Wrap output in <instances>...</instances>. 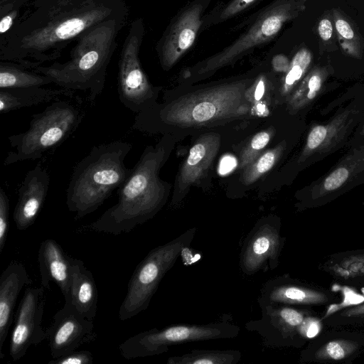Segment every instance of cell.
<instances>
[{"mask_svg": "<svg viewBox=\"0 0 364 364\" xmlns=\"http://www.w3.org/2000/svg\"><path fill=\"white\" fill-rule=\"evenodd\" d=\"M284 149V145L280 144L277 147L259 155L245 168L242 176V182L246 185H250L272 169L282 155Z\"/></svg>", "mask_w": 364, "mask_h": 364, "instance_id": "484cf974", "label": "cell"}, {"mask_svg": "<svg viewBox=\"0 0 364 364\" xmlns=\"http://www.w3.org/2000/svg\"><path fill=\"white\" fill-rule=\"evenodd\" d=\"M273 130L267 129L257 133L242 151L240 156L239 168H245L253 161L270 141Z\"/></svg>", "mask_w": 364, "mask_h": 364, "instance_id": "f546056e", "label": "cell"}, {"mask_svg": "<svg viewBox=\"0 0 364 364\" xmlns=\"http://www.w3.org/2000/svg\"><path fill=\"white\" fill-rule=\"evenodd\" d=\"M326 76V70L322 68H318L309 73L291 96L289 105L294 109H299L314 100L321 88Z\"/></svg>", "mask_w": 364, "mask_h": 364, "instance_id": "d4e9b609", "label": "cell"}, {"mask_svg": "<svg viewBox=\"0 0 364 364\" xmlns=\"http://www.w3.org/2000/svg\"><path fill=\"white\" fill-rule=\"evenodd\" d=\"M72 97L55 100L33 115L26 132L9 136L13 150L7 154L4 165L39 159L67 139L85 116L80 99Z\"/></svg>", "mask_w": 364, "mask_h": 364, "instance_id": "8992f818", "label": "cell"}, {"mask_svg": "<svg viewBox=\"0 0 364 364\" xmlns=\"http://www.w3.org/2000/svg\"><path fill=\"white\" fill-rule=\"evenodd\" d=\"M333 20L343 49L350 55L358 57L360 44L358 36L355 34L350 23L337 10L333 11Z\"/></svg>", "mask_w": 364, "mask_h": 364, "instance_id": "83f0119b", "label": "cell"}, {"mask_svg": "<svg viewBox=\"0 0 364 364\" xmlns=\"http://www.w3.org/2000/svg\"><path fill=\"white\" fill-rule=\"evenodd\" d=\"M69 302L82 315L94 320L97 311L98 293L92 272L77 258L70 260ZM68 302V303H69Z\"/></svg>", "mask_w": 364, "mask_h": 364, "instance_id": "44dd1931", "label": "cell"}, {"mask_svg": "<svg viewBox=\"0 0 364 364\" xmlns=\"http://www.w3.org/2000/svg\"><path fill=\"white\" fill-rule=\"evenodd\" d=\"M132 147L120 140L94 146L76 164L66 191V205L75 220L95 211L125 183L132 171L124 164Z\"/></svg>", "mask_w": 364, "mask_h": 364, "instance_id": "5b68a950", "label": "cell"}, {"mask_svg": "<svg viewBox=\"0 0 364 364\" xmlns=\"http://www.w3.org/2000/svg\"><path fill=\"white\" fill-rule=\"evenodd\" d=\"M356 348V344L350 341H331L318 350L316 353V358L323 360H341L351 354Z\"/></svg>", "mask_w": 364, "mask_h": 364, "instance_id": "d6a6232c", "label": "cell"}, {"mask_svg": "<svg viewBox=\"0 0 364 364\" xmlns=\"http://www.w3.org/2000/svg\"><path fill=\"white\" fill-rule=\"evenodd\" d=\"M318 34L323 41L331 39L333 34V26L331 21L328 18H323L320 21L318 26Z\"/></svg>", "mask_w": 364, "mask_h": 364, "instance_id": "f35d334b", "label": "cell"}, {"mask_svg": "<svg viewBox=\"0 0 364 364\" xmlns=\"http://www.w3.org/2000/svg\"><path fill=\"white\" fill-rule=\"evenodd\" d=\"M70 260L61 246L53 239L43 240L38 252L41 286L50 290V282L60 288L65 303L70 301Z\"/></svg>", "mask_w": 364, "mask_h": 364, "instance_id": "ac0fdd59", "label": "cell"}, {"mask_svg": "<svg viewBox=\"0 0 364 364\" xmlns=\"http://www.w3.org/2000/svg\"><path fill=\"white\" fill-rule=\"evenodd\" d=\"M280 226L270 218L258 222L247 236L240 257L241 271L252 275L274 269L283 247Z\"/></svg>", "mask_w": 364, "mask_h": 364, "instance_id": "7c38bea8", "label": "cell"}, {"mask_svg": "<svg viewBox=\"0 0 364 364\" xmlns=\"http://www.w3.org/2000/svg\"><path fill=\"white\" fill-rule=\"evenodd\" d=\"M250 80L223 83L154 105L137 114L132 128L156 132L164 127H201L243 115Z\"/></svg>", "mask_w": 364, "mask_h": 364, "instance_id": "3957f363", "label": "cell"}, {"mask_svg": "<svg viewBox=\"0 0 364 364\" xmlns=\"http://www.w3.org/2000/svg\"><path fill=\"white\" fill-rule=\"evenodd\" d=\"M323 293L298 284L287 282L286 278L277 277L265 283L258 299L259 306L267 304H318L326 302Z\"/></svg>", "mask_w": 364, "mask_h": 364, "instance_id": "ffe728a7", "label": "cell"}, {"mask_svg": "<svg viewBox=\"0 0 364 364\" xmlns=\"http://www.w3.org/2000/svg\"><path fill=\"white\" fill-rule=\"evenodd\" d=\"M203 6L195 4L183 11L164 38L159 55L164 69L171 68L192 46L201 25Z\"/></svg>", "mask_w": 364, "mask_h": 364, "instance_id": "e0dca14e", "label": "cell"}, {"mask_svg": "<svg viewBox=\"0 0 364 364\" xmlns=\"http://www.w3.org/2000/svg\"><path fill=\"white\" fill-rule=\"evenodd\" d=\"M52 83L46 75L11 62L0 60V89L42 87Z\"/></svg>", "mask_w": 364, "mask_h": 364, "instance_id": "603a6c76", "label": "cell"}, {"mask_svg": "<svg viewBox=\"0 0 364 364\" xmlns=\"http://www.w3.org/2000/svg\"><path fill=\"white\" fill-rule=\"evenodd\" d=\"M127 18V15L114 17L89 28L76 38L68 61L31 70L46 75L59 87L87 91L95 102L104 89L107 68Z\"/></svg>", "mask_w": 364, "mask_h": 364, "instance_id": "277c9868", "label": "cell"}, {"mask_svg": "<svg viewBox=\"0 0 364 364\" xmlns=\"http://www.w3.org/2000/svg\"><path fill=\"white\" fill-rule=\"evenodd\" d=\"M143 35L142 19L133 21L122 46L117 75L120 102L137 114L154 105L159 92V87L150 83L140 63L139 53Z\"/></svg>", "mask_w": 364, "mask_h": 364, "instance_id": "9c48e42d", "label": "cell"}, {"mask_svg": "<svg viewBox=\"0 0 364 364\" xmlns=\"http://www.w3.org/2000/svg\"><path fill=\"white\" fill-rule=\"evenodd\" d=\"M26 0H0V38L4 37L20 18Z\"/></svg>", "mask_w": 364, "mask_h": 364, "instance_id": "1f68e13d", "label": "cell"}, {"mask_svg": "<svg viewBox=\"0 0 364 364\" xmlns=\"http://www.w3.org/2000/svg\"><path fill=\"white\" fill-rule=\"evenodd\" d=\"M312 60V55L306 48L300 49L292 58L283 79L281 92L289 94L303 77Z\"/></svg>", "mask_w": 364, "mask_h": 364, "instance_id": "4316f807", "label": "cell"}, {"mask_svg": "<svg viewBox=\"0 0 364 364\" xmlns=\"http://www.w3.org/2000/svg\"><path fill=\"white\" fill-rule=\"evenodd\" d=\"M93 356L89 350H73L58 358L53 359L48 364H92Z\"/></svg>", "mask_w": 364, "mask_h": 364, "instance_id": "e575fe53", "label": "cell"}, {"mask_svg": "<svg viewBox=\"0 0 364 364\" xmlns=\"http://www.w3.org/2000/svg\"><path fill=\"white\" fill-rule=\"evenodd\" d=\"M196 232L191 228L168 242L152 249L136 267L127 286L126 296L119 309L121 321L129 319L145 311L167 272L173 266Z\"/></svg>", "mask_w": 364, "mask_h": 364, "instance_id": "52a82bcc", "label": "cell"}, {"mask_svg": "<svg viewBox=\"0 0 364 364\" xmlns=\"http://www.w3.org/2000/svg\"><path fill=\"white\" fill-rule=\"evenodd\" d=\"M331 269L336 275L346 279L364 277V254L345 257Z\"/></svg>", "mask_w": 364, "mask_h": 364, "instance_id": "4dcf8cb0", "label": "cell"}, {"mask_svg": "<svg viewBox=\"0 0 364 364\" xmlns=\"http://www.w3.org/2000/svg\"><path fill=\"white\" fill-rule=\"evenodd\" d=\"M96 338L93 320L82 315L70 302L65 303L55 314L53 323L46 330L53 359L75 350Z\"/></svg>", "mask_w": 364, "mask_h": 364, "instance_id": "4fadbf2b", "label": "cell"}, {"mask_svg": "<svg viewBox=\"0 0 364 364\" xmlns=\"http://www.w3.org/2000/svg\"><path fill=\"white\" fill-rule=\"evenodd\" d=\"M127 14L125 0H34L0 38V60L32 70L59 58L89 28Z\"/></svg>", "mask_w": 364, "mask_h": 364, "instance_id": "6da1fadb", "label": "cell"}, {"mask_svg": "<svg viewBox=\"0 0 364 364\" xmlns=\"http://www.w3.org/2000/svg\"><path fill=\"white\" fill-rule=\"evenodd\" d=\"M255 0H233L223 11L220 14L221 19L232 17L243 11Z\"/></svg>", "mask_w": 364, "mask_h": 364, "instance_id": "74e56055", "label": "cell"}, {"mask_svg": "<svg viewBox=\"0 0 364 364\" xmlns=\"http://www.w3.org/2000/svg\"><path fill=\"white\" fill-rule=\"evenodd\" d=\"M265 92V79L261 76L254 84L253 95L255 101H259Z\"/></svg>", "mask_w": 364, "mask_h": 364, "instance_id": "60d3db41", "label": "cell"}, {"mask_svg": "<svg viewBox=\"0 0 364 364\" xmlns=\"http://www.w3.org/2000/svg\"><path fill=\"white\" fill-rule=\"evenodd\" d=\"M289 64L288 60L284 56H277L273 60V66L277 71L287 72Z\"/></svg>", "mask_w": 364, "mask_h": 364, "instance_id": "7bdbcfd3", "label": "cell"}, {"mask_svg": "<svg viewBox=\"0 0 364 364\" xmlns=\"http://www.w3.org/2000/svg\"><path fill=\"white\" fill-rule=\"evenodd\" d=\"M341 316L346 317L364 316V304H360L342 312Z\"/></svg>", "mask_w": 364, "mask_h": 364, "instance_id": "b9f144b4", "label": "cell"}, {"mask_svg": "<svg viewBox=\"0 0 364 364\" xmlns=\"http://www.w3.org/2000/svg\"><path fill=\"white\" fill-rule=\"evenodd\" d=\"M220 146L217 133L200 136L189 151L178 175L171 205L180 203L189 188L207 173Z\"/></svg>", "mask_w": 364, "mask_h": 364, "instance_id": "9a60e30c", "label": "cell"}, {"mask_svg": "<svg viewBox=\"0 0 364 364\" xmlns=\"http://www.w3.org/2000/svg\"><path fill=\"white\" fill-rule=\"evenodd\" d=\"M321 327V322L318 319L305 317L299 328V335L308 338H314L318 334Z\"/></svg>", "mask_w": 364, "mask_h": 364, "instance_id": "8d00e7d4", "label": "cell"}, {"mask_svg": "<svg viewBox=\"0 0 364 364\" xmlns=\"http://www.w3.org/2000/svg\"><path fill=\"white\" fill-rule=\"evenodd\" d=\"M164 136L155 146H147L120 188L116 204L90 225L91 230L114 235L128 233L151 219L166 203L169 186L159 171L170 150Z\"/></svg>", "mask_w": 364, "mask_h": 364, "instance_id": "7a4b0ae2", "label": "cell"}, {"mask_svg": "<svg viewBox=\"0 0 364 364\" xmlns=\"http://www.w3.org/2000/svg\"><path fill=\"white\" fill-rule=\"evenodd\" d=\"M75 91L65 88L50 89L42 87L0 89V114H6L21 108L36 106L72 97Z\"/></svg>", "mask_w": 364, "mask_h": 364, "instance_id": "7402d4cb", "label": "cell"}, {"mask_svg": "<svg viewBox=\"0 0 364 364\" xmlns=\"http://www.w3.org/2000/svg\"><path fill=\"white\" fill-rule=\"evenodd\" d=\"M304 0H283L262 13L254 24L237 41L221 52L204 60L194 76L203 77L235 60L251 48L274 38L289 20L304 9Z\"/></svg>", "mask_w": 364, "mask_h": 364, "instance_id": "30bf717a", "label": "cell"}, {"mask_svg": "<svg viewBox=\"0 0 364 364\" xmlns=\"http://www.w3.org/2000/svg\"><path fill=\"white\" fill-rule=\"evenodd\" d=\"M349 171L340 167L333 171L324 181L323 187L326 191H331L341 187L348 178Z\"/></svg>", "mask_w": 364, "mask_h": 364, "instance_id": "d590c367", "label": "cell"}, {"mask_svg": "<svg viewBox=\"0 0 364 364\" xmlns=\"http://www.w3.org/2000/svg\"><path fill=\"white\" fill-rule=\"evenodd\" d=\"M9 200L6 191L0 188V253L6 245L9 232Z\"/></svg>", "mask_w": 364, "mask_h": 364, "instance_id": "836d02e7", "label": "cell"}, {"mask_svg": "<svg viewBox=\"0 0 364 364\" xmlns=\"http://www.w3.org/2000/svg\"><path fill=\"white\" fill-rule=\"evenodd\" d=\"M45 290L41 286L26 288L18 304L9 344V354L14 361L22 358L31 346L46 339V330L41 326Z\"/></svg>", "mask_w": 364, "mask_h": 364, "instance_id": "8fae6325", "label": "cell"}, {"mask_svg": "<svg viewBox=\"0 0 364 364\" xmlns=\"http://www.w3.org/2000/svg\"><path fill=\"white\" fill-rule=\"evenodd\" d=\"M237 166V160L232 156H224L220 165V172L222 174L231 171Z\"/></svg>", "mask_w": 364, "mask_h": 364, "instance_id": "ab89813d", "label": "cell"}, {"mask_svg": "<svg viewBox=\"0 0 364 364\" xmlns=\"http://www.w3.org/2000/svg\"><path fill=\"white\" fill-rule=\"evenodd\" d=\"M239 350H193L182 355L169 357L168 364H236L240 361Z\"/></svg>", "mask_w": 364, "mask_h": 364, "instance_id": "cb8c5ba5", "label": "cell"}, {"mask_svg": "<svg viewBox=\"0 0 364 364\" xmlns=\"http://www.w3.org/2000/svg\"><path fill=\"white\" fill-rule=\"evenodd\" d=\"M240 328L227 321L208 324H178L163 329H149L129 337L119 346L126 359H134L164 353L173 345L237 336Z\"/></svg>", "mask_w": 364, "mask_h": 364, "instance_id": "ba28073f", "label": "cell"}, {"mask_svg": "<svg viewBox=\"0 0 364 364\" xmlns=\"http://www.w3.org/2000/svg\"><path fill=\"white\" fill-rule=\"evenodd\" d=\"M49 184L48 170L40 164L26 173L18 189L13 214L18 230H26L35 223L47 197Z\"/></svg>", "mask_w": 364, "mask_h": 364, "instance_id": "2e32d148", "label": "cell"}, {"mask_svg": "<svg viewBox=\"0 0 364 364\" xmlns=\"http://www.w3.org/2000/svg\"><path fill=\"white\" fill-rule=\"evenodd\" d=\"M32 280L24 266L19 262H9L0 276V358L2 348L14 319L17 298L26 285Z\"/></svg>", "mask_w": 364, "mask_h": 364, "instance_id": "d6986e66", "label": "cell"}, {"mask_svg": "<svg viewBox=\"0 0 364 364\" xmlns=\"http://www.w3.org/2000/svg\"><path fill=\"white\" fill-rule=\"evenodd\" d=\"M260 308L261 318L247 323L245 327L259 333L266 346H288L293 337L299 334V326L305 318L301 311L283 304H267Z\"/></svg>", "mask_w": 364, "mask_h": 364, "instance_id": "5bb4252c", "label": "cell"}, {"mask_svg": "<svg viewBox=\"0 0 364 364\" xmlns=\"http://www.w3.org/2000/svg\"><path fill=\"white\" fill-rule=\"evenodd\" d=\"M339 122L331 123L328 125H318L314 127L309 132L306 146L302 153L301 157L307 156L315 151H318L326 145L330 139L338 132Z\"/></svg>", "mask_w": 364, "mask_h": 364, "instance_id": "f1b7e54d", "label": "cell"}]
</instances>
